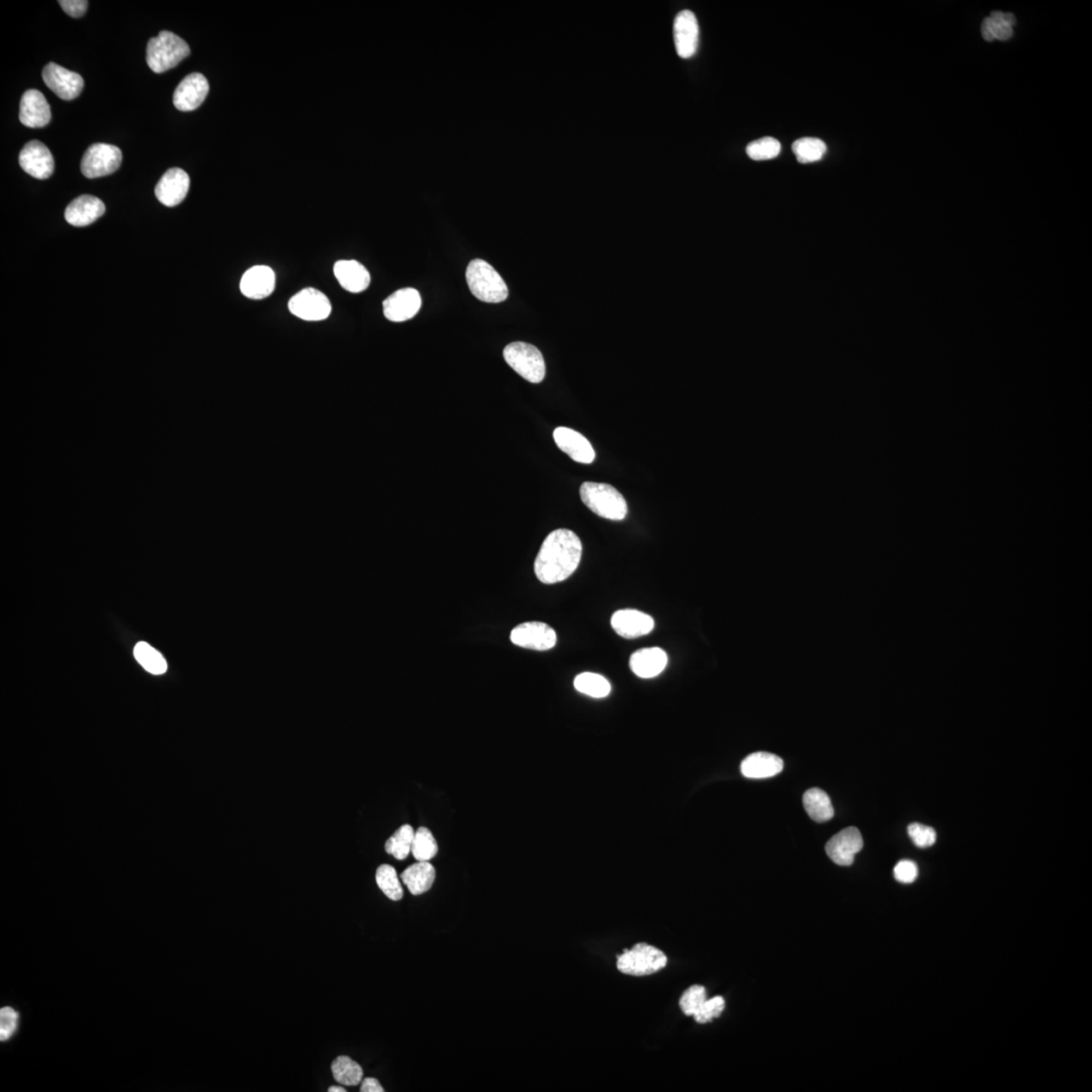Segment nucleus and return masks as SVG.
<instances>
[{
    "label": "nucleus",
    "mask_w": 1092,
    "mask_h": 1092,
    "mask_svg": "<svg viewBox=\"0 0 1092 1092\" xmlns=\"http://www.w3.org/2000/svg\"><path fill=\"white\" fill-rule=\"evenodd\" d=\"M784 762L778 756L759 752L750 755L743 760L741 771L744 777L750 779H765L778 775L783 770Z\"/></svg>",
    "instance_id": "b1692460"
},
{
    "label": "nucleus",
    "mask_w": 1092,
    "mask_h": 1092,
    "mask_svg": "<svg viewBox=\"0 0 1092 1092\" xmlns=\"http://www.w3.org/2000/svg\"><path fill=\"white\" fill-rule=\"evenodd\" d=\"M706 990L701 985H693L680 998V1008L687 1016L694 1015L696 1011L706 1002Z\"/></svg>",
    "instance_id": "f704fd0d"
},
{
    "label": "nucleus",
    "mask_w": 1092,
    "mask_h": 1092,
    "mask_svg": "<svg viewBox=\"0 0 1092 1092\" xmlns=\"http://www.w3.org/2000/svg\"><path fill=\"white\" fill-rule=\"evenodd\" d=\"M553 439L562 452L580 464L590 465L596 458L590 441L576 430L558 427L553 431Z\"/></svg>",
    "instance_id": "a211bd4d"
},
{
    "label": "nucleus",
    "mask_w": 1092,
    "mask_h": 1092,
    "mask_svg": "<svg viewBox=\"0 0 1092 1092\" xmlns=\"http://www.w3.org/2000/svg\"><path fill=\"white\" fill-rule=\"evenodd\" d=\"M20 165L28 175L40 179L49 178L54 172V158L49 148L38 140L28 142L22 149Z\"/></svg>",
    "instance_id": "f8f14e48"
},
{
    "label": "nucleus",
    "mask_w": 1092,
    "mask_h": 1092,
    "mask_svg": "<svg viewBox=\"0 0 1092 1092\" xmlns=\"http://www.w3.org/2000/svg\"><path fill=\"white\" fill-rule=\"evenodd\" d=\"M190 54L188 44L169 31H162L157 37L149 40L146 61L155 73H163L175 68Z\"/></svg>",
    "instance_id": "20e7f679"
},
{
    "label": "nucleus",
    "mask_w": 1092,
    "mask_h": 1092,
    "mask_svg": "<svg viewBox=\"0 0 1092 1092\" xmlns=\"http://www.w3.org/2000/svg\"><path fill=\"white\" fill-rule=\"evenodd\" d=\"M674 40L679 57L689 59L694 56L699 43L697 17L691 10H682L674 22Z\"/></svg>",
    "instance_id": "dca6fc26"
},
{
    "label": "nucleus",
    "mask_w": 1092,
    "mask_h": 1092,
    "mask_svg": "<svg viewBox=\"0 0 1092 1092\" xmlns=\"http://www.w3.org/2000/svg\"><path fill=\"white\" fill-rule=\"evenodd\" d=\"M332 1073L335 1080L345 1086H356L362 1082L363 1070L358 1063L349 1056H339L332 1063Z\"/></svg>",
    "instance_id": "bb28decb"
},
{
    "label": "nucleus",
    "mask_w": 1092,
    "mask_h": 1092,
    "mask_svg": "<svg viewBox=\"0 0 1092 1092\" xmlns=\"http://www.w3.org/2000/svg\"><path fill=\"white\" fill-rule=\"evenodd\" d=\"M435 875V867L429 862H418L408 867L401 874V879L410 892L421 895L432 887Z\"/></svg>",
    "instance_id": "393cba45"
},
{
    "label": "nucleus",
    "mask_w": 1092,
    "mask_h": 1092,
    "mask_svg": "<svg viewBox=\"0 0 1092 1092\" xmlns=\"http://www.w3.org/2000/svg\"><path fill=\"white\" fill-rule=\"evenodd\" d=\"M505 361L519 375L533 384H540L546 377V362L541 352L535 346L514 342L503 351Z\"/></svg>",
    "instance_id": "423d86ee"
},
{
    "label": "nucleus",
    "mask_w": 1092,
    "mask_h": 1092,
    "mask_svg": "<svg viewBox=\"0 0 1092 1092\" xmlns=\"http://www.w3.org/2000/svg\"><path fill=\"white\" fill-rule=\"evenodd\" d=\"M134 656L136 660L147 672L153 675H162L167 671V663L163 656L157 650L148 645L147 643L137 644L134 649Z\"/></svg>",
    "instance_id": "c756f323"
},
{
    "label": "nucleus",
    "mask_w": 1092,
    "mask_h": 1092,
    "mask_svg": "<svg viewBox=\"0 0 1092 1092\" xmlns=\"http://www.w3.org/2000/svg\"><path fill=\"white\" fill-rule=\"evenodd\" d=\"M510 639L513 645L533 651L552 650L557 645V633L546 623L531 621L520 624L513 629Z\"/></svg>",
    "instance_id": "1a4fd4ad"
},
{
    "label": "nucleus",
    "mask_w": 1092,
    "mask_h": 1092,
    "mask_svg": "<svg viewBox=\"0 0 1092 1092\" xmlns=\"http://www.w3.org/2000/svg\"><path fill=\"white\" fill-rule=\"evenodd\" d=\"M582 553V542L573 531H552L543 541L535 559L537 579L548 585L568 579L579 566Z\"/></svg>",
    "instance_id": "f257e3e1"
},
{
    "label": "nucleus",
    "mask_w": 1092,
    "mask_h": 1092,
    "mask_svg": "<svg viewBox=\"0 0 1092 1092\" xmlns=\"http://www.w3.org/2000/svg\"><path fill=\"white\" fill-rule=\"evenodd\" d=\"M411 852L418 862H429L436 856L438 846L431 830L420 828L415 831Z\"/></svg>",
    "instance_id": "473e14b6"
},
{
    "label": "nucleus",
    "mask_w": 1092,
    "mask_h": 1092,
    "mask_svg": "<svg viewBox=\"0 0 1092 1092\" xmlns=\"http://www.w3.org/2000/svg\"><path fill=\"white\" fill-rule=\"evenodd\" d=\"M189 186L190 179L188 173L175 167L162 176L155 188V195L162 205L170 207H176L186 199Z\"/></svg>",
    "instance_id": "2eb2a0df"
},
{
    "label": "nucleus",
    "mask_w": 1092,
    "mask_h": 1092,
    "mask_svg": "<svg viewBox=\"0 0 1092 1092\" xmlns=\"http://www.w3.org/2000/svg\"><path fill=\"white\" fill-rule=\"evenodd\" d=\"M668 656L660 647H645L631 657V669L639 678L651 679L660 675L667 667Z\"/></svg>",
    "instance_id": "4be33fe9"
},
{
    "label": "nucleus",
    "mask_w": 1092,
    "mask_h": 1092,
    "mask_svg": "<svg viewBox=\"0 0 1092 1092\" xmlns=\"http://www.w3.org/2000/svg\"><path fill=\"white\" fill-rule=\"evenodd\" d=\"M1003 21L1004 24H1007L1011 28H1013L1015 24V19L1013 14H1004Z\"/></svg>",
    "instance_id": "a18cd8bd"
},
{
    "label": "nucleus",
    "mask_w": 1092,
    "mask_h": 1092,
    "mask_svg": "<svg viewBox=\"0 0 1092 1092\" xmlns=\"http://www.w3.org/2000/svg\"><path fill=\"white\" fill-rule=\"evenodd\" d=\"M574 686L577 691L593 698L607 697L611 691L608 680L603 676L589 672L577 675Z\"/></svg>",
    "instance_id": "cd10ccee"
},
{
    "label": "nucleus",
    "mask_w": 1092,
    "mask_h": 1092,
    "mask_svg": "<svg viewBox=\"0 0 1092 1092\" xmlns=\"http://www.w3.org/2000/svg\"><path fill=\"white\" fill-rule=\"evenodd\" d=\"M275 275L274 270L264 265L248 269L240 282L243 294L251 299H263L274 293Z\"/></svg>",
    "instance_id": "412c9836"
},
{
    "label": "nucleus",
    "mask_w": 1092,
    "mask_h": 1092,
    "mask_svg": "<svg viewBox=\"0 0 1092 1092\" xmlns=\"http://www.w3.org/2000/svg\"><path fill=\"white\" fill-rule=\"evenodd\" d=\"M20 1014L15 1009L5 1007L0 1009V1041L7 1042L19 1028Z\"/></svg>",
    "instance_id": "e433bc0d"
},
{
    "label": "nucleus",
    "mask_w": 1092,
    "mask_h": 1092,
    "mask_svg": "<svg viewBox=\"0 0 1092 1092\" xmlns=\"http://www.w3.org/2000/svg\"><path fill=\"white\" fill-rule=\"evenodd\" d=\"M59 4L63 10L72 17L84 15L89 7V2L86 0H61Z\"/></svg>",
    "instance_id": "ea45409f"
},
{
    "label": "nucleus",
    "mask_w": 1092,
    "mask_h": 1092,
    "mask_svg": "<svg viewBox=\"0 0 1092 1092\" xmlns=\"http://www.w3.org/2000/svg\"><path fill=\"white\" fill-rule=\"evenodd\" d=\"M668 958L663 952L646 943H639L632 950H623L618 956L617 968L632 976H647L666 967Z\"/></svg>",
    "instance_id": "39448f33"
},
{
    "label": "nucleus",
    "mask_w": 1092,
    "mask_h": 1092,
    "mask_svg": "<svg viewBox=\"0 0 1092 1092\" xmlns=\"http://www.w3.org/2000/svg\"><path fill=\"white\" fill-rule=\"evenodd\" d=\"M803 805L814 822L825 823L835 816L833 805L828 794L819 788H811L803 795Z\"/></svg>",
    "instance_id": "a878e982"
},
{
    "label": "nucleus",
    "mask_w": 1092,
    "mask_h": 1092,
    "mask_svg": "<svg viewBox=\"0 0 1092 1092\" xmlns=\"http://www.w3.org/2000/svg\"><path fill=\"white\" fill-rule=\"evenodd\" d=\"M375 880H377L378 886L386 898L394 901L403 898L404 890L394 867L390 865L379 866L377 873H375Z\"/></svg>",
    "instance_id": "2f4dec72"
},
{
    "label": "nucleus",
    "mask_w": 1092,
    "mask_h": 1092,
    "mask_svg": "<svg viewBox=\"0 0 1092 1092\" xmlns=\"http://www.w3.org/2000/svg\"><path fill=\"white\" fill-rule=\"evenodd\" d=\"M466 282L473 296L484 303L498 304L508 298V287L492 265L475 259L467 265Z\"/></svg>",
    "instance_id": "f03ea898"
},
{
    "label": "nucleus",
    "mask_w": 1092,
    "mask_h": 1092,
    "mask_svg": "<svg viewBox=\"0 0 1092 1092\" xmlns=\"http://www.w3.org/2000/svg\"><path fill=\"white\" fill-rule=\"evenodd\" d=\"M1003 15L1004 14H1003L1002 11H993L990 17L998 26H1002L1004 25Z\"/></svg>",
    "instance_id": "37998d69"
},
{
    "label": "nucleus",
    "mask_w": 1092,
    "mask_h": 1092,
    "mask_svg": "<svg viewBox=\"0 0 1092 1092\" xmlns=\"http://www.w3.org/2000/svg\"><path fill=\"white\" fill-rule=\"evenodd\" d=\"M826 149L825 143L817 138H802L793 145V153L802 164L819 161L824 157Z\"/></svg>",
    "instance_id": "7c9ffc66"
},
{
    "label": "nucleus",
    "mask_w": 1092,
    "mask_h": 1092,
    "mask_svg": "<svg viewBox=\"0 0 1092 1092\" xmlns=\"http://www.w3.org/2000/svg\"><path fill=\"white\" fill-rule=\"evenodd\" d=\"M864 841L860 830L849 826L835 835L826 842L825 852L834 863L842 867L851 866L854 856L863 848Z\"/></svg>",
    "instance_id": "9b49d317"
},
{
    "label": "nucleus",
    "mask_w": 1092,
    "mask_h": 1092,
    "mask_svg": "<svg viewBox=\"0 0 1092 1092\" xmlns=\"http://www.w3.org/2000/svg\"><path fill=\"white\" fill-rule=\"evenodd\" d=\"M361 1092H384L383 1086L380 1085L378 1079L364 1078L361 1086Z\"/></svg>",
    "instance_id": "a19ab883"
},
{
    "label": "nucleus",
    "mask_w": 1092,
    "mask_h": 1092,
    "mask_svg": "<svg viewBox=\"0 0 1092 1092\" xmlns=\"http://www.w3.org/2000/svg\"><path fill=\"white\" fill-rule=\"evenodd\" d=\"M580 496L583 504L600 517L621 521L627 515L626 499L611 484L583 483Z\"/></svg>",
    "instance_id": "7ed1b4c3"
},
{
    "label": "nucleus",
    "mask_w": 1092,
    "mask_h": 1092,
    "mask_svg": "<svg viewBox=\"0 0 1092 1092\" xmlns=\"http://www.w3.org/2000/svg\"><path fill=\"white\" fill-rule=\"evenodd\" d=\"M334 275L344 290L358 293L371 285L368 270L355 260H340L334 265Z\"/></svg>",
    "instance_id": "5701e85b"
},
{
    "label": "nucleus",
    "mask_w": 1092,
    "mask_h": 1092,
    "mask_svg": "<svg viewBox=\"0 0 1092 1092\" xmlns=\"http://www.w3.org/2000/svg\"><path fill=\"white\" fill-rule=\"evenodd\" d=\"M981 31L982 36H984L988 42H991V40H995V37H993L992 33L990 31V28H988L984 24H982Z\"/></svg>",
    "instance_id": "c03bdc74"
},
{
    "label": "nucleus",
    "mask_w": 1092,
    "mask_h": 1092,
    "mask_svg": "<svg viewBox=\"0 0 1092 1092\" xmlns=\"http://www.w3.org/2000/svg\"><path fill=\"white\" fill-rule=\"evenodd\" d=\"M52 118L50 105L42 92L28 89L22 96L20 120L28 128H43Z\"/></svg>",
    "instance_id": "6ab92c4d"
},
{
    "label": "nucleus",
    "mask_w": 1092,
    "mask_h": 1092,
    "mask_svg": "<svg viewBox=\"0 0 1092 1092\" xmlns=\"http://www.w3.org/2000/svg\"><path fill=\"white\" fill-rule=\"evenodd\" d=\"M328 1091L329 1092H346V1089L343 1088H341V1086H331V1088L328 1089Z\"/></svg>",
    "instance_id": "49530a36"
},
{
    "label": "nucleus",
    "mask_w": 1092,
    "mask_h": 1092,
    "mask_svg": "<svg viewBox=\"0 0 1092 1092\" xmlns=\"http://www.w3.org/2000/svg\"><path fill=\"white\" fill-rule=\"evenodd\" d=\"M121 159L123 155L117 146L103 143L94 144L86 150L81 160V172L88 178L113 175L120 169Z\"/></svg>",
    "instance_id": "0eeeda50"
},
{
    "label": "nucleus",
    "mask_w": 1092,
    "mask_h": 1092,
    "mask_svg": "<svg viewBox=\"0 0 1092 1092\" xmlns=\"http://www.w3.org/2000/svg\"><path fill=\"white\" fill-rule=\"evenodd\" d=\"M993 36H995V39L1007 40L1013 36V28L1008 26L1007 24L998 26L996 31L993 34Z\"/></svg>",
    "instance_id": "79ce46f5"
},
{
    "label": "nucleus",
    "mask_w": 1092,
    "mask_h": 1092,
    "mask_svg": "<svg viewBox=\"0 0 1092 1092\" xmlns=\"http://www.w3.org/2000/svg\"><path fill=\"white\" fill-rule=\"evenodd\" d=\"M291 313L305 321H322L331 314L330 300L313 287L304 288L288 302Z\"/></svg>",
    "instance_id": "6e6552de"
},
{
    "label": "nucleus",
    "mask_w": 1092,
    "mask_h": 1092,
    "mask_svg": "<svg viewBox=\"0 0 1092 1092\" xmlns=\"http://www.w3.org/2000/svg\"><path fill=\"white\" fill-rule=\"evenodd\" d=\"M893 873L895 879L898 882L910 884L915 882L917 878V866L915 862H912V861H900V862L895 866Z\"/></svg>",
    "instance_id": "58836bf2"
},
{
    "label": "nucleus",
    "mask_w": 1092,
    "mask_h": 1092,
    "mask_svg": "<svg viewBox=\"0 0 1092 1092\" xmlns=\"http://www.w3.org/2000/svg\"><path fill=\"white\" fill-rule=\"evenodd\" d=\"M209 81L201 73L184 77L173 94V105L182 112H192L205 102L209 94Z\"/></svg>",
    "instance_id": "ddd939ff"
},
{
    "label": "nucleus",
    "mask_w": 1092,
    "mask_h": 1092,
    "mask_svg": "<svg viewBox=\"0 0 1092 1092\" xmlns=\"http://www.w3.org/2000/svg\"><path fill=\"white\" fill-rule=\"evenodd\" d=\"M780 152H781V144L777 139L772 137L759 139L750 143L747 147L749 157L756 161L776 158Z\"/></svg>",
    "instance_id": "72a5a7b5"
},
{
    "label": "nucleus",
    "mask_w": 1092,
    "mask_h": 1092,
    "mask_svg": "<svg viewBox=\"0 0 1092 1092\" xmlns=\"http://www.w3.org/2000/svg\"><path fill=\"white\" fill-rule=\"evenodd\" d=\"M415 830L411 825L404 824L398 829L386 842V852L398 861L406 859L411 853Z\"/></svg>",
    "instance_id": "c85d7f7f"
},
{
    "label": "nucleus",
    "mask_w": 1092,
    "mask_h": 1092,
    "mask_svg": "<svg viewBox=\"0 0 1092 1092\" xmlns=\"http://www.w3.org/2000/svg\"><path fill=\"white\" fill-rule=\"evenodd\" d=\"M909 836L915 845L921 848H929L937 841V834L930 826L921 824H911L907 829Z\"/></svg>",
    "instance_id": "4c0bfd02"
},
{
    "label": "nucleus",
    "mask_w": 1092,
    "mask_h": 1092,
    "mask_svg": "<svg viewBox=\"0 0 1092 1092\" xmlns=\"http://www.w3.org/2000/svg\"><path fill=\"white\" fill-rule=\"evenodd\" d=\"M421 305L422 299L417 290L401 288L384 300V314L392 322H404L417 315Z\"/></svg>",
    "instance_id": "4468645a"
},
{
    "label": "nucleus",
    "mask_w": 1092,
    "mask_h": 1092,
    "mask_svg": "<svg viewBox=\"0 0 1092 1092\" xmlns=\"http://www.w3.org/2000/svg\"><path fill=\"white\" fill-rule=\"evenodd\" d=\"M42 77L45 84L63 101L75 100L84 88V81L80 74L53 62L44 67Z\"/></svg>",
    "instance_id": "9d476101"
},
{
    "label": "nucleus",
    "mask_w": 1092,
    "mask_h": 1092,
    "mask_svg": "<svg viewBox=\"0 0 1092 1092\" xmlns=\"http://www.w3.org/2000/svg\"><path fill=\"white\" fill-rule=\"evenodd\" d=\"M725 1009V998L721 996H715L712 999H706V1002L702 1004V1007L699 1009L693 1016H694V1020L698 1022V1024H707V1022L719 1018L720 1015L724 1013Z\"/></svg>",
    "instance_id": "c9c22d12"
},
{
    "label": "nucleus",
    "mask_w": 1092,
    "mask_h": 1092,
    "mask_svg": "<svg viewBox=\"0 0 1092 1092\" xmlns=\"http://www.w3.org/2000/svg\"><path fill=\"white\" fill-rule=\"evenodd\" d=\"M611 626L621 638L632 639L651 633L655 627V620L644 612L623 609L612 615Z\"/></svg>",
    "instance_id": "f3484780"
},
{
    "label": "nucleus",
    "mask_w": 1092,
    "mask_h": 1092,
    "mask_svg": "<svg viewBox=\"0 0 1092 1092\" xmlns=\"http://www.w3.org/2000/svg\"><path fill=\"white\" fill-rule=\"evenodd\" d=\"M106 212L102 200L89 194L80 195L69 204L65 211L67 223L75 227H85L95 223Z\"/></svg>",
    "instance_id": "aec40b11"
}]
</instances>
